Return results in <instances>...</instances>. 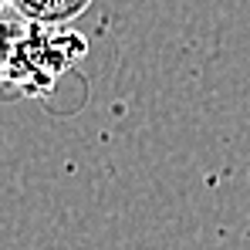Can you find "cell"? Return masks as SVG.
<instances>
[{"label":"cell","instance_id":"6da1fadb","mask_svg":"<svg viewBox=\"0 0 250 250\" xmlns=\"http://www.w3.org/2000/svg\"><path fill=\"white\" fill-rule=\"evenodd\" d=\"M7 7L14 14H21L27 24H41V27H61L75 17H82L91 7V0H7Z\"/></svg>","mask_w":250,"mask_h":250}]
</instances>
